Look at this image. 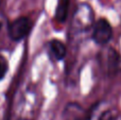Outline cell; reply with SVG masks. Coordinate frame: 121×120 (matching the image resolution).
Here are the masks:
<instances>
[{
	"label": "cell",
	"mask_w": 121,
	"mask_h": 120,
	"mask_svg": "<svg viewBox=\"0 0 121 120\" xmlns=\"http://www.w3.org/2000/svg\"><path fill=\"white\" fill-rule=\"evenodd\" d=\"M117 114L114 110L109 107L101 108L100 104H97L89 112L88 116L85 117V120H116Z\"/></svg>",
	"instance_id": "cell-4"
},
{
	"label": "cell",
	"mask_w": 121,
	"mask_h": 120,
	"mask_svg": "<svg viewBox=\"0 0 121 120\" xmlns=\"http://www.w3.org/2000/svg\"><path fill=\"white\" fill-rule=\"evenodd\" d=\"M69 6H70V0H59L56 4L54 13V18L59 22H63L66 20L69 13Z\"/></svg>",
	"instance_id": "cell-6"
},
{
	"label": "cell",
	"mask_w": 121,
	"mask_h": 120,
	"mask_svg": "<svg viewBox=\"0 0 121 120\" xmlns=\"http://www.w3.org/2000/svg\"><path fill=\"white\" fill-rule=\"evenodd\" d=\"M118 72H120V73H121V63H120V65H119V69H118Z\"/></svg>",
	"instance_id": "cell-8"
},
{
	"label": "cell",
	"mask_w": 121,
	"mask_h": 120,
	"mask_svg": "<svg viewBox=\"0 0 121 120\" xmlns=\"http://www.w3.org/2000/svg\"><path fill=\"white\" fill-rule=\"evenodd\" d=\"M95 23V14L91 6L87 3H80L74 10L71 21V29L74 35L87 33Z\"/></svg>",
	"instance_id": "cell-1"
},
{
	"label": "cell",
	"mask_w": 121,
	"mask_h": 120,
	"mask_svg": "<svg viewBox=\"0 0 121 120\" xmlns=\"http://www.w3.org/2000/svg\"><path fill=\"white\" fill-rule=\"evenodd\" d=\"M32 20L27 16H20L10 21L8 25L9 37L13 42H20L29 35L32 29Z\"/></svg>",
	"instance_id": "cell-2"
},
{
	"label": "cell",
	"mask_w": 121,
	"mask_h": 120,
	"mask_svg": "<svg viewBox=\"0 0 121 120\" xmlns=\"http://www.w3.org/2000/svg\"><path fill=\"white\" fill-rule=\"evenodd\" d=\"M49 54L54 61H62L67 53V48L64 43L59 39H52L48 44Z\"/></svg>",
	"instance_id": "cell-5"
},
{
	"label": "cell",
	"mask_w": 121,
	"mask_h": 120,
	"mask_svg": "<svg viewBox=\"0 0 121 120\" xmlns=\"http://www.w3.org/2000/svg\"><path fill=\"white\" fill-rule=\"evenodd\" d=\"M19 120H30V119H19Z\"/></svg>",
	"instance_id": "cell-9"
},
{
	"label": "cell",
	"mask_w": 121,
	"mask_h": 120,
	"mask_svg": "<svg viewBox=\"0 0 121 120\" xmlns=\"http://www.w3.org/2000/svg\"><path fill=\"white\" fill-rule=\"evenodd\" d=\"M113 37V28L108 20L99 18L91 28V38L97 45L105 46Z\"/></svg>",
	"instance_id": "cell-3"
},
{
	"label": "cell",
	"mask_w": 121,
	"mask_h": 120,
	"mask_svg": "<svg viewBox=\"0 0 121 120\" xmlns=\"http://www.w3.org/2000/svg\"><path fill=\"white\" fill-rule=\"evenodd\" d=\"M9 70V63L6 61V59L3 55L0 54V81L5 77L6 72Z\"/></svg>",
	"instance_id": "cell-7"
}]
</instances>
